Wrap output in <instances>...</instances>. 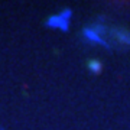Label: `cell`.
<instances>
[{
	"mask_svg": "<svg viewBox=\"0 0 130 130\" xmlns=\"http://www.w3.org/2000/svg\"><path fill=\"white\" fill-rule=\"evenodd\" d=\"M87 68H88V71L91 72V74L97 75L103 71V64L97 59H90L88 64H87Z\"/></svg>",
	"mask_w": 130,
	"mask_h": 130,
	"instance_id": "obj_4",
	"label": "cell"
},
{
	"mask_svg": "<svg viewBox=\"0 0 130 130\" xmlns=\"http://www.w3.org/2000/svg\"><path fill=\"white\" fill-rule=\"evenodd\" d=\"M111 33L119 43L124 45V46H130V30H127V29H114Z\"/></svg>",
	"mask_w": 130,
	"mask_h": 130,
	"instance_id": "obj_3",
	"label": "cell"
},
{
	"mask_svg": "<svg viewBox=\"0 0 130 130\" xmlns=\"http://www.w3.org/2000/svg\"><path fill=\"white\" fill-rule=\"evenodd\" d=\"M106 26L101 23V20L95 22L94 25L91 26H87V28L83 29V39L84 42H87L90 45H98V46H103V48H110V43L106 41Z\"/></svg>",
	"mask_w": 130,
	"mask_h": 130,
	"instance_id": "obj_1",
	"label": "cell"
},
{
	"mask_svg": "<svg viewBox=\"0 0 130 130\" xmlns=\"http://www.w3.org/2000/svg\"><path fill=\"white\" fill-rule=\"evenodd\" d=\"M72 9L71 7H65V9L59 10L58 13L51 14L49 18H46L45 20V26L49 29H56L61 32H68L70 30V23H71V18H72Z\"/></svg>",
	"mask_w": 130,
	"mask_h": 130,
	"instance_id": "obj_2",
	"label": "cell"
}]
</instances>
